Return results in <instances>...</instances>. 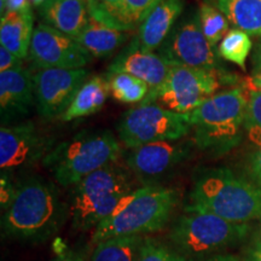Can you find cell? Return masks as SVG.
Masks as SVG:
<instances>
[{
    "label": "cell",
    "instance_id": "obj_1",
    "mask_svg": "<svg viewBox=\"0 0 261 261\" xmlns=\"http://www.w3.org/2000/svg\"><path fill=\"white\" fill-rule=\"evenodd\" d=\"M188 210L210 212L236 224L261 218V184L226 167L200 168L194 175Z\"/></svg>",
    "mask_w": 261,
    "mask_h": 261
},
{
    "label": "cell",
    "instance_id": "obj_2",
    "mask_svg": "<svg viewBox=\"0 0 261 261\" xmlns=\"http://www.w3.org/2000/svg\"><path fill=\"white\" fill-rule=\"evenodd\" d=\"M65 213L67 205L52 182L28 177L16 184L14 200L3 213V232L15 240L41 242L57 232Z\"/></svg>",
    "mask_w": 261,
    "mask_h": 261
},
{
    "label": "cell",
    "instance_id": "obj_3",
    "mask_svg": "<svg viewBox=\"0 0 261 261\" xmlns=\"http://www.w3.org/2000/svg\"><path fill=\"white\" fill-rule=\"evenodd\" d=\"M247 94L241 87L215 93L189 114L192 142L198 149L220 158L242 142Z\"/></svg>",
    "mask_w": 261,
    "mask_h": 261
},
{
    "label": "cell",
    "instance_id": "obj_4",
    "mask_svg": "<svg viewBox=\"0 0 261 261\" xmlns=\"http://www.w3.org/2000/svg\"><path fill=\"white\" fill-rule=\"evenodd\" d=\"M179 201L177 190L148 184L133 190L120 202L110 217L94 228L92 241L156 232L168 223Z\"/></svg>",
    "mask_w": 261,
    "mask_h": 261
},
{
    "label": "cell",
    "instance_id": "obj_5",
    "mask_svg": "<svg viewBox=\"0 0 261 261\" xmlns=\"http://www.w3.org/2000/svg\"><path fill=\"white\" fill-rule=\"evenodd\" d=\"M120 152L119 142L110 130H85L57 144L42 163L62 187H73L115 162Z\"/></svg>",
    "mask_w": 261,
    "mask_h": 261
},
{
    "label": "cell",
    "instance_id": "obj_6",
    "mask_svg": "<svg viewBox=\"0 0 261 261\" xmlns=\"http://www.w3.org/2000/svg\"><path fill=\"white\" fill-rule=\"evenodd\" d=\"M184 212L173 225L168 240L188 260L220 254L242 242L250 231L248 224L231 223L210 212L188 208Z\"/></svg>",
    "mask_w": 261,
    "mask_h": 261
},
{
    "label": "cell",
    "instance_id": "obj_7",
    "mask_svg": "<svg viewBox=\"0 0 261 261\" xmlns=\"http://www.w3.org/2000/svg\"><path fill=\"white\" fill-rule=\"evenodd\" d=\"M132 191L128 175L114 163L87 175L74 185L70 195L73 227L77 231L96 228Z\"/></svg>",
    "mask_w": 261,
    "mask_h": 261
},
{
    "label": "cell",
    "instance_id": "obj_8",
    "mask_svg": "<svg viewBox=\"0 0 261 261\" xmlns=\"http://www.w3.org/2000/svg\"><path fill=\"white\" fill-rule=\"evenodd\" d=\"M119 138L129 149L151 143L180 140L191 130L189 114L166 109L159 104H140L123 114L116 126Z\"/></svg>",
    "mask_w": 261,
    "mask_h": 261
},
{
    "label": "cell",
    "instance_id": "obj_9",
    "mask_svg": "<svg viewBox=\"0 0 261 261\" xmlns=\"http://www.w3.org/2000/svg\"><path fill=\"white\" fill-rule=\"evenodd\" d=\"M219 87L217 74L212 70L187 65H172L163 81L150 90L142 104L159 103L166 109L180 114H190L204 100L214 96Z\"/></svg>",
    "mask_w": 261,
    "mask_h": 261
},
{
    "label": "cell",
    "instance_id": "obj_10",
    "mask_svg": "<svg viewBox=\"0 0 261 261\" xmlns=\"http://www.w3.org/2000/svg\"><path fill=\"white\" fill-rule=\"evenodd\" d=\"M159 54L172 65H187L212 71L221 69L219 54L204 37L197 15L175 24Z\"/></svg>",
    "mask_w": 261,
    "mask_h": 261
},
{
    "label": "cell",
    "instance_id": "obj_11",
    "mask_svg": "<svg viewBox=\"0 0 261 261\" xmlns=\"http://www.w3.org/2000/svg\"><path fill=\"white\" fill-rule=\"evenodd\" d=\"M54 140L40 132L34 123L2 125L0 128V168L3 174L34 166L50 154Z\"/></svg>",
    "mask_w": 261,
    "mask_h": 261
},
{
    "label": "cell",
    "instance_id": "obj_12",
    "mask_svg": "<svg viewBox=\"0 0 261 261\" xmlns=\"http://www.w3.org/2000/svg\"><path fill=\"white\" fill-rule=\"evenodd\" d=\"M28 56L39 70L80 69L92 60L75 39L46 23L38 24L34 29Z\"/></svg>",
    "mask_w": 261,
    "mask_h": 261
},
{
    "label": "cell",
    "instance_id": "obj_13",
    "mask_svg": "<svg viewBox=\"0 0 261 261\" xmlns=\"http://www.w3.org/2000/svg\"><path fill=\"white\" fill-rule=\"evenodd\" d=\"M89 71L80 69H42L33 75L39 115L46 120L63 115L87 80Z\"/></svg>",
    "mask_w": 261,
    "mask_h": 261
},
{
    "label": "cell",
    "instance_id": "obj_14",
    "mask_svg": "<svg viewBox=\"0 0 261 261\" xmlns=\"http://www.w3.org/2000/svg\"><path fill=\"white\" fill-rule=\"evenodd\" d=\"M190 140H168L130 149L126 155L128 168L144 181L167 174L184 162L192 150Z\"/></svg>",
    "mask_w": 261,
    "mask_h": 261
},
{
    "label": "cell",
    "instance_id": "obj_15",
    "mask_svg": "<svg viewBox=\"0 0 261 261\" xmlns=\"http://www.w3.org/2000/svg\"><path fill=\"white\" fill-rule=\"evenodd\" d=\"M171 67V62L160 54L142 48L137 39L133 38L128 46L123 48L109 65L107 75L119 73L133 75L144 81L150 90H154L163 84Z\"/></svg>",
    "mask_w": 261,
    "mask_h": 261
},
{
    "label": "cell",
    "instance_id": "obj_16",
    "mask_svg": "<svg viewBox=\"0 0 261 261\" xmlns=\"http://www.w3.org/2000/svg\"><path fill=\"white\" fill-rule=\"evenodd\" d=\"M35 103L33 74L19 65L0 71V115L3 125L28 115Z\"/></svg>",
    "mask_w": 261,
    "mask_h": 261
},
{
    "label": "cell",
    "instance_id": "obj_17",
    "mask_svg": "<svg viewBox=\"0 0 261 261\" xmlns=\"http://www.w3.org/2000/svg\"><path fill=\"white\" fill-rule=\"evenodd\" d=\"M184 10V0H163L138 27L136 39L146 51L160 48Z\"/></svg>",
    "mask_w": 261,
    "mask_h": 261
},
{
    "label": "cell",
    "instance_id": "obj_18",
    "mask_svg": "<svg viewBox=\"0 0 261 261\" xmlns=\"http://www.w3.org/2000/svg\"><path fill=\"white\" fill-rule=\"evenodd\" d=\"M38 10L45 23L73 39L90 19L86 0H47Z\"/></svg>",
    "mask_w": 261,
    "mask_h": 261
},
{
    "label": "cell",
    "instance_id": "obj_19",
    "mask_svg": "<svg viewBox=\"0 0 261 261\" xmlns=\"http://www.w3.org/2000/svg\"><path fill=\"white\" fill-rule=\"evenodd\" d=\"M34 15L32 9L18 12H8L0 21V42L2 46L23 60L29 55L33 34Z\"/></svg>",
    "mask_w": 261,
    "mask_h": 261
},
{
    "label": "cell",
    "instance_id": "obj_20",
    "mask_svg": "<svg viewBox=\"0 0 261 261\" xmlns=\"http://www.w3.org/2000/svg\"><path fill=\"white\" fill-rule=\"evenodd\" d=\"M110 92L112 91L107 77L98 75L90 77L80 87L67 112L61 116V120L68 122L80 117L93 115L104 107Z\"/></svg>",
    "mask_w": 261,
    "mask_h": 261
},
{
    "label": "cell",
    "instance_id": "obj_21",
    "mask_svg": "<svg viewBox=\"0 0 261 261\" xmlns=\"http://www.w3.org/2000/svg\"><path fill=\"white\" fill-rule=\"evenodd\" d=\"M127 39L128 34L126 32L109 28L90 18L89 23L75 40L92 57L106 58L113 55Z\"/></svg>",
    "mask_w": 261,
    "mask_h": 261
},
{
    "label": "cell",
    "instance_id": "obj_22",
    "mask_svg": "<svg viewBox=\"0 0 261 261\" xmlns=\"http://www.w3.org/2000/svg\"><path fill=\"white\" fill-rule=\"evenodd\" d=\"M234 28L261 37V0H207Z\"/></svg>",
    "mask_w": 261,
    "mask_h": 261
},
{
    "label": "cell",
    "instance_id": "obj_23",
    "mask_svg": "<svg viewBox=\"0 0 261 261\" xmlns=\"http://www.w3.org/2000/svg\"><path fill=\"white\" fill-rule=\"evenodd\" d=\"M143 236L113 237L97 243L91 261H136Z\"/></svg>",
    "mask_w": 261,
    "mask_h": 261
},
{
    "label": "cell",
    "instance_id": "obj_24",
    "mask_svg": "<svg viewBox=\"0 0 261 261\" xmlns=\"http://www.w3.org/2000/svg\"><path fill=\"white\" fill-rule=\"evenodd\" d=\"M107 79L113 97L123 104L143 102L150 91V87L144 81L129 74H110L107 75Z\"/></svg>",
    "mask_w": 261,
    "mask_h": 261
},
{
    "label": "cell",
    "instance_id": "obj_25",
    "mask_svg": "<svg viewBox=\"0 0 261 261\" xmlns=\"http://www.w3.org/2000/svg\"><path fill=\"white\" fill-rule=\"evenodd\" d=\"M253 42L250 35L241 29H231L220 41L218 54L225 61L237 64L246 69V61L252 51Z\"/></svg>",
    "mask_w": 261,
    "mask_h": 261
},
{
    "label": "cell",
    "instance_id": "obj_26",
    "mask_svg": "<svg viewBox=\"0 0 261 261\" xmlns=\"http://www.w3.org/2000/svg\"><path fill=\"white\" fill-rule=\"evenodd\" d=\"M197 17L204 37L213 46L223 40L225 35L228 33L230 22L227 21L223 12L210 3L201 4L197 11Z\"/></svg>",
    "mask_w": 261,
    "mask_h": 261
},
{
    "label": "cell",
    "instance_id": "obj_27",
    "mask_svg": "<svg viewBox=\"0 0 261 261\" xmlns=\"http://www.w3.org/2000/svg\"><path fill=\"white\" fill-rule=\"evenodd\" d=\"M123 2L125 0H86L90 18L109 28L125 32L121 21Z\"/></svg>",
    "mask_w": 261,
    "mask_h": 261
},
{
    "label": "cell",
    "instance_id": "obj_28",
    "mask_svg": "<svg viewBox=\"0 0 261 261\" xmlns=\"http://www.w3.org/2000/svg\"><path fill=\"white\" fill-rule=\"evenodd\" d=\"M163 0H125L122 6L121 21L123 31H133L143 23L150 12Z\"/></svg>",
    "mask_w": 261,
    "mask_h": 261
},
{
    "label": "cell",
    "instance_id": "obj_29",
    "mask_svg": "<svg viewBox=\"0 0 261 261\" xmlns=\"http://www.w3.org/2000/svg\"><path fill=\"white\" fill-rule=\"evenodd\" d=\"M244 132L250 143L261 148V91L250 90L247 94Z\"/></svg>",
    "mask_w": 261,
    "mask_h": 261
},
{
    "label": "cell",
    "instance_id": "obj_30",
    "mask_svg": "<svg viewBox=\"0 0 261 261\" xmlns=\"http://www.w3.org/2000/svg\"><path fill=\"white\" fill-rule=\"evenodd\" d=\"M136 261H189L174 248L156 238L144 237L140 244Z\"/></svg>",
    "mask_w": 261,
    "mask_h": 261
},
{
    "label": "cell",
    "instance_id": "obj_31",
    "mask_svg": "<svg viewBox=\"0 0 261 261\" xmlns=\"http://www.w3.org/2000/svg\"><path fill=\"white\" fill-rule=\"evenodd\" d=\"M2 210L4 212L11 204L16 192V185L10 180V175L2 173Z\"/></svg>",
    "mask_w": 261,
    "mask_h": 261
},
{
    "label": "cell",
    "instance_id": "obj_32",
    "mask_svg": "<svg viewBox=\"0 0 261 261\" xmlns=\"http://www.w3.org/2000/svg\"><path fill=\"white\" fill-rule=\"evenodd\" d=\"M31 0H0V12L4 16L8 12H18L29 10Z\"/></svg>",
    "mask_w": 261,
    "mask_h": 261
},
{
    "label": "cell",
    "instance_id": "obj_33",
    "mask_svg": "<svg viewBox=\"0 0 261 261\" xmlns=\"http://www.w3.org/2000/svg\"><path fill=\"white\" fill-rule=\"evenodd\" d=\"M19 65H22V63L18 57H16L8 48L3 46L0 47V71L14 69V68L19 67Z\"/></svg>",
    "mask_w": 261,
    "mask_h": 261
},
{
    "label": "cell",
    "instance_id": "obj_34",
    "mask_svg": "<svg viewBox=\"0 0 261 261\" xmlns=\"http://www.w3.org/2000/svg\"><path fill=\"white\" fill-rule=\"evenodd\" d=\"M249 174L255 180L261 184V148L257 149L249 159Z\"/></svg>",
    "mask_w": 261,
    "mask_h": 261
},
{
    "label": "cell",
    "instance_id": "obj_35",
    "mask_svg": "<svg viewBox=\"0 0 261 261\" xmlns=\"http://www.w3.org/2000/svg\"><path fill=\"white\" fill-rule=\"evenodd\" d=\"M51 261H86V253L85 250L67 249Z\"/></svg>",
    "mask_w": 261,
    "mask_h": 261
},
{
    "label": "cell",
    "instance_id": "obj_36",
    "mask_svg": "<svg viewBox=\"0 0 261 261\" xmlns=\"http://www.w3.org/2000/svg\"><path fill=\"white\" fill-rule=\"evenodd\" d=\"M247 261H261V223L259 231H257L255 238H254L253 246L250 248L249 257Z\"/></svg>",
    "mask_w": 261,
    "mask_h": 261
},
{
    "label": "cell",
    "instance_id": "obj_37",
    "mask_svg": "<svg viewBox=\"0 0 261 261\" xmlns=\"http://www.w3.org/2000/svg\"><path fill=\"white\" fill-rule=\"evenodd\" d=\"M190 261H240V257L234 254H217L208 257H202V259H196Z\"/></svg>",
    "mask_w": 261,
    "mask_h": 261
},
{
    "label": "cell",
    "instance_id": "obj_38",
    "mask_svg": "<svg viewBox=\"0 0 261 261\" xmlns=\"http://www.w3.org/2000/svg\"><path fill=\"white\" fill-rule=\"evenodd\" d=\"M253 65H254V74L261 73V40L257 42L255 50H254Z\"/></svg>",
    "mask_w": 261,
    "mask_h": 261
},
{
    "label": "cell",
    "instance_id": "obj_39",
    "mask_svg": "<svg viewBox=\"0 0 261 261\" xmlns=\"http://www.w3.org/2000/svg\"><path fill=\"white\" fill-rule=\"evenodd\" d=\"M247 86L250 90H257L261 91V73L254 74L252 77L247 80Z\"/></svg>",
    "mask_w": 261,
    "mask_h": 261
},
{
    "label": "cell",
    "instance_id": "obj_40",
    "mask_svg": "<svg viewBox=\"0 0 261 261\" xmlns=\"http://www.w3.org/2000/svg\"><path fill=\"white\" fill-rule=\"evenodd\" d=\"M46 2H47V0H31V4L33 6H35V8L39 9L41 5H44Z\"/></svg>",
    "mask_w": 261,
    "mask_h": 261
}]
</instances>
